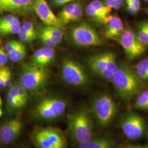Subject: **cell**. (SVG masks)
Instances as JSON below:
<instances>
[{"label":"cell","mask_w":148,"mask_h":148,"mask_svg":"<svg viewBox=\"0 0 148 148\" xmlns=\"http://www.w3.org/2000/svg\"><path fill=\"white\" fill-rule=\"evenodd\" d=\"M111 82L118 98L125 102L132 101L147 88L146 83L139 79L132 67L124 62L119 63Z\"/></svg>","instance_id":"1"},{"label":"cell","mask_w":148,"mask_h":148,"mask_svg":"<svg viewBox=\"0 0 148 148\" xmlns=\"http://www.w3.org/2000/svg\"><path fill=\"white\" fill-rule=\"evenodd\" d=\"M67 132L70 139L77 145L93 137L94 124L90 111L80 108L71 112L68 119Z\"/></svg>","instance_id":"2"},{"label":"cell","mask_w":148,"mask_h":148,"mask_svg":"<svg viewBox=\"0 0 148 148\" xmlns=\"http://www.w3.org/2000/svg\"><path fill=\"white\" fill-rule=\"evenodd\" d=\"M90 107L92 116L102 128L109 127L119 111L116 102L106 92H99L93 95L90 101Z\"/></svg>","instance_id":"3"},{"label":"cell","mask_w":148,"mask_h":148,"mask_svg":"<svg viewBox=\"0 0 148 148\" xmlns=\"http://www.w3.org/2000/svg\"><path fill=\"white\" fill-rule=\"evenodd\" d=\"M49 79V75L46 68L38 66L32 63L24 64L21 68L19 83L32 95H43Z\"/></svg>","instance_id":"4"},{"label":"cell","mask_w":148,"mask_h":148,"mask_svg":"<svg viewBox=\"0 0 148 148\" xmlns=\"http://www.w3.org/2000/svg\"><path fill=\"white\" fill-rule=\"evenodd\" d=\"M67 101L59 95L42 96L33 109V115L37 120L51 121L62 116L67 108Z\"/></svg>","instance_id":"5"},{"label":"cell","mask_w":148,"mask_h":148,"mask_svg":"<svg viewBox=\"0 0 148 148\" xmlns=\"http://www.w3.org/2000/svg\"><path fill=\"white\" fill-rule=\"evenodd\" d=\"M116 53L106 51L96 53L88 57L86 62L90 70L107 82H111L119 63Z\"/></svg>","instance_id":"6"},{"label":"cell","mask_w":148,"mask_h":148,"mask_svg":"<svg viewBox=\"0 0 148 148\" xmlns=\"http://www.w3.org/2000/svg\"><path fill=\"white\" fill-rule=\"evenodd\" d=\"M60 76L69 86L79 88H86L90 84L89 75L85 67L79 61L66 57L62 60Z\"/></svg>","instance_id":"7"},{"label":"cell","mask_w":148,"mask_h":148,"mask_svg":"<svg viewBox=\"0 0 148 148\" xmlns=\"http://www.w3.org/2000/svg\"><path fill=\"white\" fill-rule=\"evenodd\" d=\"M69 37L73 44L79 47H96L103 44V39L97 29L87 21L72 27L69 31Z\"/></svg>","instance_id":"8"},{"label":"cell","mask_w":148,"mask_h":148,"mask_svg":"<svg viewBox=\"0 0 148 148\" xmlns=\"http://www.w3.org/2000/svg\"><path fill=\"white\" fill-rule=\"evenodd\" d=\"M31 139L37 148H67L66 138L56 127H36L31 134Z\"/></svg>","instance_id":"9"},{"label":"cell","mask_w":148,"mask_h":148,"mask_svg":"<svg viewBox=\"0 0 148 148\" xmlns=\"http://www.w3.org/2000/svg\"><path fill=\"white\" fill-rule=\"evenodd\" d=\"M119 126L125 136L131 140H138L147 133L148 124L145 119L137 112L128 111L121 117Z\"/></svg>","instance_id":"10"},{"label":"cell","mask_w":148,"mask_h":148,"mask_svg":"<svg viewBox=\"0 0 148 148\" xmlns=\"http://www.w3.org/2000/svg\"><path fill=\"white\" fill-rule=\"evenodd\" d=\"M116 40L130 60L138 58L146 52L147 47L139 41L136 32L130 27L125 28Z\"/></svg>","instance_id":"11"},{"label":"cell","mask_w":148,"mask_h":148,"mask_svg":"<svg viewBox=\"0 0 148 148\" xmlns=\"http://www.w3.org/2000/svg\"><path fill=\"white\" fill-rule=\"evenodd\" d=\"M23 127V122L19 119L5 120L0 127V142L5 145L13 142L21 134Z\"/></svg>","instance_id":"12"},{"label":"cell","mask_w":148,"mask_h":148,"mask_svg":"<svg viewBox=\"0 0 148 148\" xmlns=\"http://www.w3.org/2000/svg\"><path fill=\"white\" fill-rule=\"evenodd\" d=\"M35 0H0V14L5 12L27 16L32 10Z\"/></svg>","instance_id":"13"},{"label":"cell","mask_w":148,"mask_h":148,"mask_svg":"<svg viewBox=\"0 0 148 148\" xmlns=\"http://www.w3.org/2000/svg\"><path fill=\"white\" fill-rule=\"evenodd\" d=\"M32 10L46 26L61 27L58 16L53 13L46 0H35Z\"/></svg>","instance_id":"14"},{"label":"cell","mask_w":148,"mask_h":148,"mask_svg":"<svg viewBox=\"0 0 148 148\" xmlns=\"http://www.w3.org/2000/svg\"><path fill=\"white\" fill-rule=\"evenodd\" d=\"M105 37L109 40H115L120 36L125 27L121 19L117 16L110 15L106 22Z\"/></svg>","instance_id":"15"},{"label":"cell","mask_w":148,"mask_h":148,"mask_svg":"<svg viewBox=\"0 0 148 148\" xmlns=\"http://www.w3.org/2000/svg\"><path fill=\"white\" fill-rule=\"evenodd\" d=\"M77 148H116L117 143L112 138L107 136L93 137L90 140L80 143Z\"/></svg>","instance_id":"16"},{"label":"cell","mask_w":148,"mask_h":148,"mask_svg":"<svg viewBox=\"0 0 148 148\" xmlns=\"http://www.w3.org/2000/svg\"><path fill=\"white\" fill-rule=\"evenodd\" d=\"M56 54L54 48L43 47L36 50L32 58V63L40 67L46 68L53 62Z\"/></svg>","instance_id":"17"},{"label":"cell","mask_w":148,"mask_h":148,"mask_svg":"<svg viewBox=\"0 0 148 148\" xmlns=\"http://www.w3.org/2000/svg\"><path fill=\"white\" fill-rule=\"evenodd\" d=\"M7 93L19 99L25 106L30 97L29 92L19 82L12 84Z\"/></svg>","instance_id":"18"},{"label":"cell","mask_w":148,"mask_h":148,"mask_svg":"<svg viewBox=\"0 0 148 148\" xmlns=\"http://www.w3.org/2000/svg\"><path fill=\"white\" fill-rule=\"evenodd\" d=\"M132 68L140 79L145 83L148 82V57L141 60Z\"/></svg>","instance_id":"19"},{"label":"cell","mask_w":148,"mask_h":148,"mask_svg":"<svg viewBox=\"0 0 148 148\" xmlns=\"http://www.w3.org/2000/svg\"><path fill=\"white\" fill-rule=\"evenodd\" d=\"M133 107L137 110L148 111V89L145 88L136 97Z\"/></svg>","instance_id":"20"},{"label":"cell","mask_w":148,"mask_h":148,"mask_svg":"<svg viewBox=\"0 0 148 148\" xmlns=\"http://www.w3.org/2000/svg\"><path fill=\"white\" fill-rule=\"evenodd\" d=\"M77 3V1L70 3L65 5L59 13L58 16L59 22L62 25H66L69 23L70 18L72 14L74 8Z\"/></svg>","instance_id":"21"},{"label":"cell","mask_w":148,"mask_h":148,"mask_svg":"<svg viewBox=\"0 0 148 148\" xmlns=\"http://www.w3.org/2000/svg\"><path fill=\"white\" fill-rule=\"evenodd\" d=\"M136 34L139 41L145 46L148 47V21H142L138 23Z\"/></svg>","instance_id":"22"},{"label":"cell","mask_w":148,"mask_h":148,"mask_svg":"<svg viewBox=\"0 0 148 148\" xmlns=\"http://www.w3.org/2000/svg\"><path fill=\"white\" fill-rule=\"evenodd\" d=\"M40 29L51 37L58 45L63 38V32L59 27L55 26H45L40 27Z\"/></svg>","instance_id":"23"},{"label":"cell","mask_w":148,"mask_h":148,"mask_svg":"<svg viewBox=\"0 0 148 148\" xmlns=\"http://www.w3.org/2000/svg\"><path fill=\"white\" fill-rule=\"evenodd\" d=\"M21 27V23L19 19L16 17L15 20L11 24L5 27H0V35L3 36L18 34Z\"/></svg>","instance_id":"24"},{"label":"cell","mask_w":148,"mask_h":148,"mask_svg":"<svg viewBox=\"0 0 148 148\" xmlns=\"http://www.w3.org/2000/svg\"><path fill=\"white\" fill-rule=\"evenodd\" d=\"M85 12L87 16H89L90 18H91L96 23L100 24L105 25L107 18H106L104 16L101 15V13L95 10L90 3L86 5L85 8Z\"/></svg>","instance_id":"25"},{"label":"cell","mask_w":148,"mask_h":148,"mask_svg":"<svg viewBox=\"0 0 148 148\" xmlns=\"http://www.w3.org/2000/svg\"><path fill=\"white\" fill-rule=\"evenodd\" d=\"M6 104L10 111H16L24 108L25 105L19 99L7 93L6 96Z\"/></svg>","instance_id":"26"},{"label":"cell","mask_w":148,"mask_h":148,"mask_svg":"<svg viewBox=\"0 0 148 148\" xmlns=\"http://www.w3.org/2000/svg\"><path fill=\"white\" fill-rule=\"evenodd\" d=\"M27 54V49L23 43H21L19 46L14 51L8 53V58L13 62H18L25 58Z\"/></svg>","instance_id":"27"},{"label":"cell","mask_w":148,"mask_h":148,"mask_svg":"<svg viewBox=\"0 0 148 148\" xmlns=\"http://www.w3.org/2000/svg\"><path fill=\"white\" fill-rule=\"evenodd\" d=\"M125 10L131 16L137 14L141 8L140 0H125Z\"/></svg>","instance_id":"28"},{"label":"cell","mask_w":148,"mask_h":148,"mask_svg":"<svg viewBox=\"0 0 148 148\" xmlns=\"http://www.w3.org/2000/svg\"><path fill=\"white\" fill-rule=\"evenodd\" d=\"M90 3L95 10L106 18H108L110 15L112 8L106 5L102 1L92 0Z\"/></svg>","instance_id":"29"},{"label":"cell","mask_w":148,"mask_h":148,"mask_svg":"<svg viewBox=\"0 0 148 148\" xmlns=\"http://www.w3.org/2000/svg\"><path fill=\"white\" fill-rule=\"evenodd\" d=\"M84 12L83 0H77V3L69 19V23L77 21L81 19Z\"/></svg>","instance_id":"30"},{"label":"cell","mask_w":148,"mask_h":148,"mask_svg":"<svg viewBox=\"0 0 148 148\" xmlns=\"http://www.w3.org/2000/svg\"><path fill=\"white\" fill-rule=\"evenodd\" d=\"M38 37L43 44L47 47L54 48L57 46V43L49 35H48L45 32H43L40 29L38 33Z\"/></svg>","instance_id":"31"},{"label":"cell","mask_w":148,"mask_h":148,"mask_svg":"<svg viewBox=\"0 0 148 148\" xmlns=\"http://www.w3.org/2000/svg\"><path fill=\"white\" fill-rule=\"evenodd\" d=\"M18 35L21 42L27 43H30L33 42V41H34L36 37L29 34L25 30H24L21 27Z\"/></svg>","instance_id":"32"},{"label":"cell","mask_w":148,"mask_h":148,"mask_svg":"<svg viewBox=\"0 0 148 148\" xmlns=\"http://www.w3.org/2000/svg\"><path fill=\"white\" fill-rule=\"evenodd\" d=\"M21 27L24 30H25L29 34L35 37L37 36V32L36 31L35 27L32 21H24Z\"/></svg>","instance_id":"33"},{"label":"cell","mask_w":148,"mask_h":148,"mask_svg":"<svg viewBox=\"0 0 148 148\" xmlns=\"http://www.w3.org/2000/svg\"><path fill=\"white\" fill-rule=\"evenodd\" d=\"M3 79L5 87L10 88L12 85V76L10 69L8 67H3Z\"/></svg>","instance_id":"34"},{"label":"cell","mask_w":148,"mask_h":148,"mask_svg":"<svg viewBox=\"0 0 148 148\" xmlns=\"http://www.w3.org/2000/svg\"><path fill=\"white\" fill-rule=\"evenodd\" d=\"M106 5L110 7L112 9L119 10L123 4L125 0H102Z\"/></svg>","instance_id":"35"},{"label":"cell","mask_w":148,"mask_h":148,"mask_svg":"<svg viewBox=\"0 0 148 148\" xmlns=\"http://www.w3.org/2000/svg\"><path fill=\"white\" fill-rule=\"evenodd\" d=\"M16 16L12 14H8L0 19V27H5L14 21Z\"/></svg>","instance_id":"36"},{"label":"cell","mask_w":148,"mask_h":148,"mask_svg":"<svg viewBox=\"0 0 148 148\" xmlns=\"http://www.w3.org/2000/svg\"><path fill=\"white\" fill-rule=\"evenodd\" d=\"M21 43V42H19L16 40H11L7 42L5 45V48L6 52L8 54L13 52L19 46Z\"/></svg>","instance_id":"37"},{"label":"cell","mask_w":148,"mask_h":148,"mask_svg":"<svg viewBox=\"0 0 148 148\" xmlns=\"http://www.w3.org/2000/svg\"><path fill=\"white\" fill-rule=\"evenodd\" d=\"M9 59L7 53L5 50L0 47V66H4L8 62Z\"/></svg>","instance_id":"38"},{"label":"cell","mask_w":148,"mask_h":148,"mask_svg":"<svg viewBox=\"0 0 148 148\" xmlns=\"http://www.w3.org/2000/svg\"><path fill=\"white\" fill-rule=\"evenodd\" d=\"M3 67L4 66H0V90H3L5 87L3 79Z\"/></svg>","instance_id":"39"},{"label":"cell","mask_w":148,"mask_h":148,"mask_svg":"<svg viewBox=\"0 0 148 148\" xmlns=\"http://www.w3.org/2000/svg\"><path fill=\"white\" fill-rule=\"evenodd\" d=\"M66 0H54L53 3L56 6H60L66 4Z\"/></svg>","instance_id":"40"},{"label":"cell","mask_w":148,"mask_h":148,"mask_svg":"<svg viewBox=\"0 0 148 148\" xmlns=\"http://www.w3.org/2000/svg\"><path fill=\"white\" fill-rule=\"evenodd\" d=\"M127 148H148L147 145H131Z\"/></svg>","instance_id":"41"},{"label":"cell","mask_w":148,"mask_h":148,"mask_svg":"<svg viewBox=\"0 0 148 148\" xmlns=\"http://www.w3.org/2000/svg\"><path fill=\"white\" fill-rule=\"evenodd\" d=\"M75 0H66V3H68L69 2H74Z\"/></svg>","instance_id":"42"},{"label":"cell","mask_w":148,"mask_h":148,"mask_svg":"<svg viewBox=\"0 0 148 148\" xmlns=\"http://www.w3.org/2000/svg\"><path fill=\"white\" fill-rule=\"evenodd\" d=\"M2 114H3V112H2V109H1V107H0V117L2 115Z\"/></svg>","instance_id":"43"},{"label":"cell","mask_w":148,"mask_h":148,"mask_svg":"<svg viewBox=\"0 0 148 148\" xmlns=\"http://www.w3.org/2000/svg\"><path fill=\"white\" fill-rule=\"evenodd\" d=\"M2 99H1V98L0 96V107L2 106Z\"/></svg>","instance_id":"44"},{"label":"cell","mask_w":148,"mask_h":148,"mask_svg":"<svg viewBox=\"0 0 148 148\" xmlns=\"http://www.w3.org/2000/svg\"><path fill=\"white\" fill-rule=\"evenodd\" d=\"M146 12H147V14L148 15V8H147V11H146Z\"/></svg>","instance_id":"45"},{"label":"cell","mask_w":148,"mask_h":148,"mask_svg":"<svg viewBox=\"0 0 148 148\" xmlns=\"http://www.w3.org/2000/svg\"><path fill=\"white\" fill-rule=\"evenodd\" d=\"M143 1H144L145 2H148V0H143Z\"/></svg>","instance_id":"46"}]
</instances>
